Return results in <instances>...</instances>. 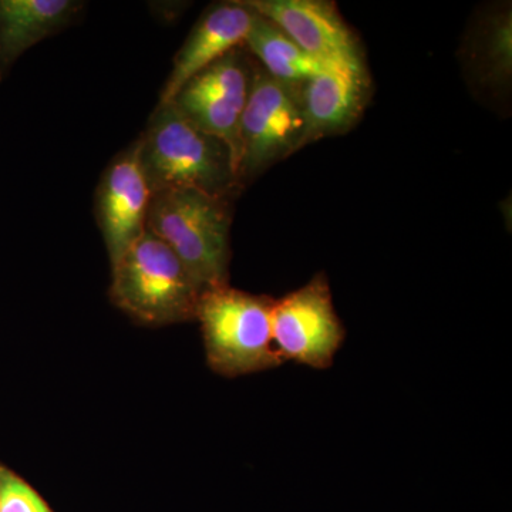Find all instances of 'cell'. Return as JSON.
Segmentation results:
<instances>
[{
    "label": "cell",
    "instance_id": "6da1fadb",
    "mask_svg": "<svg viewBox=\"0 0 512 512\" xmlns=\"http://www.w3.org/2000/svg\"><path fill=\"white\" fill-rule=\"evenodd\" d=\"M137 143L151 194L195 190L235 200L242 191L227 144L195 126L171 101L158 103Z\"/></svg>",
    "mask_w": 512,
    "mask_h": 512
},
{
    "label": "cell",
    "instance_id": "7a4b0ae2",
    "mask_svg": "<svg viewBox=\"0 0 512 512\" xmlns=\"http://www.w3.org/2000/svg\"><path fill=\"white\" fill-rule=\"evenodd\" d=\"M202 292L173 249L148 229L111 268V302L141 325L192 322Z\"/></svg>",
    "mask_w": 512,
    "mask_h": 512
},
{
    "label": "cell",
    "instance_id": "3957f363",
    "mask_svg": "<svg viewBox=\"0 0 512 512\" xmlns=\"http://www.w3.org/2000/svg\"><path fill=\"white\" fill-rule=\"evenodd\" d=\"M232 201L195 190L151 195L148 231L173 249L204 291L229 284Z\"/></svg>",
    "mask_w": 512,
    "mask_h": 512
},
{
    "label": "cell",
    "instance_id": "277c9868",
    "mask_svg": "<svg viewBox=\"0 0 512 512\" xmlns=\"http://www.w3.org/2000/svg\"><path fill=\"white\" fill-rule=\"evenodd\" d=\"M274 301L229 284L202 292L195 320L212 372L232 379L284 363L272 338Z\"/></svg>",
    "mask_w": 512,
    "mask_h": 512
},
{
    "label": "cell",
    "instance_id": "5b68a950",
    "mask_svg": "<svg viewBox=\"0 0 512 512\" xmlns=\"http://www.w3.org/2000/svg\"><path fill=\"white\" fill-rule=\"evenodd\" d=\"M302 86L278 82L254 60L239 124L237 178L242 190L272 165L302 150Z\"/></svg>",
    "mask_w": 512,
    "mask_h": 512
},
{
    "label": "cell",
    "instance_id": "8992f818",
    "mask_svg": "<svg viewBox=\"0 0 512 512\" xmlns=\"http://www.w3.org/2000/svg\"><path fill=\"white\" fill-rule=\"evenodd\" d=\"M272 338L282 362L319 370L333 365L346 330L333 306L332 291L323 272L274 301Z\"/></svg>",
    "mask_w": 512,
    "mask_h": 512
},
{
    "label": "cell",
    "instance_id": "52a82bcc",
    "mask_svg": "<svg viewBox=\"0 0 512 512\" xmlns=\"http://www.w3.org/2000/svg\"><path fill=\"white\" fill-rule=\"evenodd\" d=\"M252 69L251 55L244 46L238 47L188 80L171 100L195 126L227 144L235 168L239 124L251 89Z\"/></svg>",
    "mask_w": 512,
    "mask_h": 512
},
{
    "label": "cell",
    "instance_id": "ba28073f",
    "mask_svg": "<svg viewBox=\"0 0 512 512\" xmlns=\"http://www.w3.org/2000/svg\"><path fill=\"white\" fill-rule=\"evenodd\" d=\"M151 195L134 141L111 160L97 185V224L111 268L147 231Z\"/></svg>",
    "mask_w": 512,
    "mask_h": 512
},
{
    "label": "cell",
    "instance_id": "9c48e42d",
    "mask_svg": "<svg viewBox=\"0 0 512 512\" xmlns=\"http://www.w3.org/2000/svg\"><path fill=\"white\" fill-rule=\"evenodd\" d=\"M274 23L306 55L323 64L365 63L357 39L335 3L325 0H242Z\"/></svg>",
    "mask_w": 512,
    "mask_h": 512
},
{
    "label": "cell",
    "instance_id": "30bf717a",
    "mask_svg": "<svg viewBox=\"0 0 512 512\" xmlns=\"http://www.w3.org/2000/svg\"><path fill=\"white\" fill-rule=\"evenodd\" d=\"M365 63H329L302 86V148L355 126L369 101Z\"/></svg>",
    "mask_w": 512,
    "mask_h": 512
},
{
    "label": "cell",
    "instance_id": "8fae6325",
    "mask_svg": "<svg viewBox=\"0 0 512 512\" xmlns=\"http://www.w3.org/2000/svg\"><path fill=\"white\" fill-rule=\"evenodd\" d=\"M254 18V10L242 0L217 3L207 9L175 55L173 70L158 103L173 100L188 80L232 50L244 46Z\"/></svg>",
    "mask_w": 512,
    "mask_h": 512
},
{
    "label": "cell",
    "instance_id": "7c38bea8",
    "mask_svg": "<svg viewBox=\"0 0 512 512\" xmlns=\"http://www.w3.org/2000/svg\"><path fill=\"white\" fill-rule=\"evenodd\" d=\"M83 9L79 0H0V84L20 57L73 25Z\"/></svg>",
    "mask_w": 512,
    "mask_h": 512
},
{
    "label": "cell",
    "instance_id": "4fadbf2b",
    "mask_svg": "<svg viewBox=\"0 0 512 512\" xmlns=\"http://www.w3.org/2000/svg\"><path fill=\"white\" fill-rule=\"evenodd\" d=\"M244 47L269 76L286 84H305L326 66L306 55L281 29L258 13Z\"/></svg>",
    "mask_w": 512,
    "mask_h": 512
},
{
    "label": "cell",
    "instance_id": "5bb4252c",
    "mask_svg": "<svg viewBox=\"0 0 512 512\" xmlns=\"http://www.w3.org/2000/svg\"><path fill=\"white\" fill-rule=\"evenodd\" d=\"M477 49L478 67L485 83L505 84L512 67L511 13L503 10L490 16Z\"/></svg>",
    "mask_w": 512,
    "mask_h": 512
},
{
    "label": "cell",
    "instance_id": "9a60e30c",
    "mask_svg": "<svg viewBox=\"0 0 512 512\" xmlns=\"http://www.w3.org/2000/svg\"><path fill=\"white\" fill-rule=\"evenodd\" d=\"M0 512H56L45 497L0 461Z\"/></svg>",
    "mask_w": 512,
    "mask_h": 512
}]
</instances>
